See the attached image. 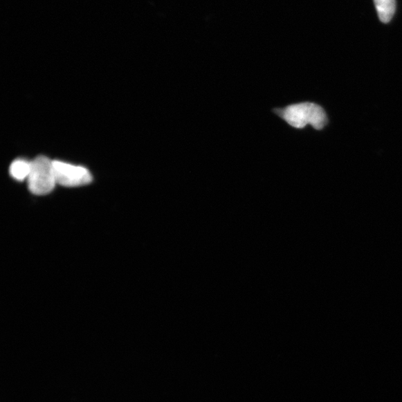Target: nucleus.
Wrapping results in <instances>:
<instances>
[{
	"label": "nucleus",
	"instance_id": "f257e3e1",
	"mask_svg": "<svg viewBox=\"0 0 402 402\" xmlns=\"http://www.w3.org/2000/svg\"><path fill=\"white\" fill-rule=\"evenodd\" d=\"M271 112L291 129H306L308 125L321 131L327 125L328 118L325 109L315 102H301L273 107Z\"/></svg>",
	"mask_w": 402,
	"mask_h": 402
},
{
	"label": "nucleus",
	"instance_id": "39448f33",
	"mask_svg": "<svg viewBox=\"0 0 402 402\" xmlns=\"http://www.w3.org/2000/svg\"><path fill=\"white\" fill-rule=\"evenodd\" d=\"M31 171V163L26 160L15 161L10 166L9 172L12 178L19 181L28 179Z\"/></svg>",
	"mask_w": 402,
	"mask_h": 402
},
{
	"label": "nucleus",
	"instance_id": "7ed1b4c3",
	"mask_svg": "<svg viewBox=\"0 0 402 402\" xmlns=\"http://www.w3.org/2000/svg\"><path fill=\"white\" fill-rule=\"evenodd\" d=\"M56 182L65 188H77L89 184L93 178L91 172L82 166L62 161H53Z\"/></svg>",
	"mask_w": 402,
	"mask_h": 402
},
{
	"label": "nucleus",
	"instance_id": "f03ea898",
	"mask_svg": "<svg viewBox=\"0 0 402 402\" xmlns=\"http://www.w3.org/2000/svg\"><path fill=\"white\" fill-rule=\"evenodd\" d=\"M57 184L53 161L44 156H37L31 162L28 178V189L36 195L51 193Z\"/></svg>",
	"mask_w": 402,
	"mask_h": 402
},
{
	"label": "nucleus",
	"instance_id": "20e7f679",
	"mask_svg": "<svg viewBox=\"0 0 402 402\" xmlns=\"http://www.w3.org/2000/svg\"><path fill=\"white\" fill-rule=\"evenodd\" d=\"M380 21L388 24L394 17L396 12V0H374Z\"/></svg>",
	"mask_w": 402,
	"mask_h": 402
}]
</instances>
